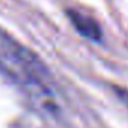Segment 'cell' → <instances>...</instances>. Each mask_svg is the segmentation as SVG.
I'll return each instance as SVG.
<instances>
[{"label":"cell","instance_id":"cell-2","mask_svg":"<svg viewBox=\"0 0 128 128\" xmlns=\"http://www.w3.org/2000/svg\"><path fill=\"white\" fill-rule=\"evenodd\" d=\"M114 92H116V95L119 96V100L128 107V89L120 88V86H114Z\"/></svg>","mask_w":128,"mask_h":128},{"label":"cell","instance_id":"cell-1","mask_svg":"<svg viewBox=\"0 0 128 128\" xmlns=\"http://www.w3.org/2000/svg\"><path fill=\"white\" fill-rule=\"evenodd\" d=\"M72 26L76 27V30L83 35L84 38L94 41V42H100L102 39V30H101V26L90 17L78 12V11H68L66 12Z\"/></svg>","mask_w":128,"mask_h":128}]
</instances>
